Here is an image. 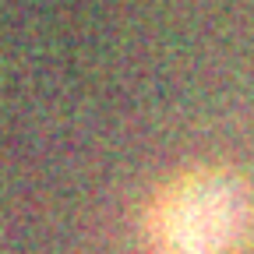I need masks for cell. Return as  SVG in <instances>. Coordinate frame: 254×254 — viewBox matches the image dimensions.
Listing matches in <instances>:
<instances>
[{"mask_svg": "<svg viewBox=\"0 0 254 254\" xmlns=\"http://www.w3.org/2000/svg\"><path fill=\"white\" fill-rule=\"evenodd\" d=\"M254 226V194L230 170H194L173 180L152 212L163 254H237Z\"/></svg>", "mask_w": 254, "mask_h": 254, "instance_id": "1", "label": "cell"}]
</instances>
